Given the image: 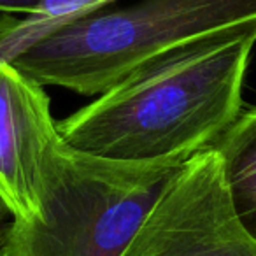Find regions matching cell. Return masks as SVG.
<instances>
[{
    "label": "cell",
    "mask_w": 256,
    "mask_h": 256,
    "mask_svg": "<svg viewBox=\"0 0 256 256\" xmlns=\"http://www.w3.org/2000/svg\"><path fill=\"white\" fill-rule=\"evenodd\" d=\"M235 214L256 238V107L238 114L214 142Z\"/></svg>",
    "instance_id": "obj_6"
},
{
    "label": "cell",
    "mask_w": 256,
    "mask_h": 256,
    "mask_svg": "<svg viewBox=\"0 0 256 256\" xmlns=\"http://www.w3.org/2000/svg\"><path fill=\"white\" fill-rule=\"evenodd\" d=\"M42 0H0V11L4 12H25L36 16L39 12Z\"/></svg>",
    "instance_id": "obj_8"
},
{
    "label": "cell",
    "mask_w": 256,
    "mask_h": 256,
    "mask_svg": "<svg viewBox=\"0 0 256 256\" xmlns=\"http://www.w3.org/2000/svg\"><path fill=\"white\" fill-rule=\"evenodd\" d=\"M256 18L181 42L58 123L74 150L126 164H184L242 112Z\"/></svg>",
    "instance_id": "obj_1"
},
{
    "label": "cell",
    "mask_w": 256,
    "mask_h": 256,
    "mask_svg": "<svg viewBox=\"0 0 256 256\" xmlns=\"http://www.w3.org/2000/svg\"><path fill=\"white\" fill-rule=\"evenodd\" d=\"M110 2H116V0H42L39 12L34 18L40 22H62L72 16L106 8Z\"/></svg>",
    "instance_id": "obj_7"
},
{
    "label": "cell",
    "mask_w": 256,
    "mask_h": 256,
    "mask_svg": "<svg viewBox=\"0 0 256 256\" xmlns=\"http://www.w3.org/2000/svg\"><path fill=\"white\" fill-rule=\"evenodd\" d=\"M0 60H2V56H0Z\"/></svg>",
    "instance_id": "obj_10"
},
{
    "label": "cell",
    "mask_w": 256,
    "mask_h": 256,
    "mask_svg": "<svg viewBox=\"0 0 256 256\" xmlns=\"http://www.w3.org/2000/svg\"><path fill=\"white\" fill-rule=\"evenodd\" d=\"M256 18V0H142L62 22L4 18L0 56L42 86L102 95L150 58Z\"/></svg>",
    "instance_id": "obj_2"
},
{
    "label": "cell",
    "mask_w": 256,
    "mask_h": 256,
    "mask_svg": "<svg viewBox=\"0 0 256 256\" xmlns=\"http://www.w3.org/2000/svg\"><path fill=\"white\" fill-rule=\"evenodd\" d=\"M182 164H126L62 139L46 164L39 212L12 220L11 256H121Z\"/></svg>",
    "instance_id": "obj_3"
},
{
    "label": "cell",
    "mask_w": 256,
    "mask_h": 256,
    "mask_svg": "<svg viewBox=\"0 0 256 256\" xmlns=\"http://www.w3.org/2000/svg\"><path fill=\"white\" fill-rule=\"evenodd\" d=\"M12 216L0 200V256H11L9 249V232H11Z\"/></svg>",
    "instance_id": "obj_9"
},
{
    "label": "cell",
    "mask_w": 256,
    "mask_h": 256,
    "mask_svg": "<svg viewBox=\"0 0 256 256\" xmlns=\"http://www.w3.org/2000/svg\"><path fill=\"white\" fill-rule=\"evenodd\" d=\"M62 140L44 86L0 60V200L14 221H32L46 164Z\"/></svg>",
    "instance_id": "obj_5"
},
{
    "label": "cell",
    "mask_w": 256,
    "mask_h": 256,
    "mask_svg": "<svg viewBox=\"0 0 256 256\" xmlns=\"http://www.w3.org/2000/svg\"><path fill=\"white\" fill-rule=\"evenodd\" d=\"M121 256H256L214 148L182 164Z\"/></svg>",
    "instance_id": "obj_4"
}]
</instances>
